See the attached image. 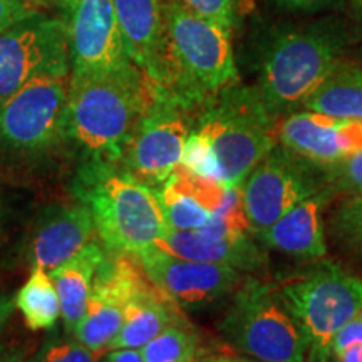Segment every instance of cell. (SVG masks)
<instances>
[{"label":"cell","mask_w":362,"mask_h":362,"mask_svg":"<svg viewBox=\"0 0 362 362\" xmlns=\"http://www.w3.org/2000/svg\"><path fill=\"white\" fill-rule=\"evenodd\" d=\"M166 0H112L126 52L149 79L155 76L163 40Z\"/></svg>","instance_id":"obj_20"},{"label":"cell","mask_w":362,"mask_h":362,"mask_svg":"<svg viewBox=\"0 0 362 362\" xmlns=\"http://www.w3.org/2000/svg\"><path fill=\"white\" fill-rule=\"evenodd\" d=\"M334 192L320 189L267 226L255 237L269 250L297 260H320L327 255L324 230V208L332 202Z\"/></svg>","instance_id":"obj_17"},{"label":"cell","mask_w":362,"mask_h":362,"mask_svg":"<svg viewBox=\"0 0 362 362\" xmlns=\"http://www.w3.org/2000/svg\"><path fill=\"white\" fill-rule=\"evenodd\" d=\"M153 83L188 110H200L238 83L232 33L166 0L160 61Z\"/></svg>","instance_id":"obj_2"},{"label":"cell","mask_w":362,"mask_h":362,"mask_svg":"<svg viewBox=\"0 0 362 362\" xmlns=\"http://www.w3.org/2000/svg\"><path fill=\"white\" fill-rule=\"evenodd\" d=\"M181 2L197 16L232 33L235 16H237V12H235L237 0H181Z\"/></svg>","instance_id":"obj_29"},{"label":"cell","mask_w":362,"mask_h":362,"mask_svg":"<svg viewBox=\"0 0 362 362\" xmlns=\"http://www.w3.org/2000/svg\"><path fill=\"white\" fill-rule=\"evenodd\" d=\"M279 287L304 334L305 362H329L332 339L362 312V280L341 265L319 262Z\"/></svg>","instance_id":"obj_7"},{"label":"cell","mask_w":362,"mask_h":362,"mask_svg":"<svg viewBox=\"0 0 362 362\" xmlns=\"http://www.w3.org/2000/svg\"><path fill=\"white\" fill-rule=\"evenodd\" d=\"M16 309L30 330H51L61 317V302L47 270L34 267L16 296Z\"/></svg>","instance_id":"obj_23"},{"label":"cell","mask_w":362,"mask_h":362,"mask_svg":"<svg viewBox=\"0 0 362 362\" xmlns=\"http://www.w3.org/2000/svg\"><path fill=\"white\" fill-rule=\"evenodd\" d=\"M330 237L344 253L362 262V197L339 203L329 221Z\"/></svg>","instance_id":"obj_25"},{"label":"cell","mask_w":362,"mask_h":362,"mask_svg":"<svg viewBox=\"0 0 362 362\" xmlns=\"http://www.w3.org/2000/svg\"><path fill=\"white\" fill-rule=\"evenodd\" d=\"M27 347L24 344H0V362H25Z\"/></svg>","instance_id":"obj_33"},{"label":"cell","mask_w":362,"mask_h":362,"mask_svg":"<svg viewBox=\"0 0 362 362\" xmlns=\"http://www.w3.org/2000/svg\"><path fill=\"white\" fill-rule=\"evenodd\" d=\"M233 349L259 362H305L307 342L279 285L243 279L218 325Z\"/></svg>","instance_id":"obj_6"},{"label":"cell","mask_w":362,"mask_h":362,"mask_svg":"<svg viewBox=\"0 0 362 362\" xmlns=\"http://www.w3.org/2000/svg\"><path fill=\"white\" fill-rule=\"evenodd\" d=\"M144 275L134 255L106 252L94 275L83 319L69 336L94 354L110 351L123 325L126 302Z\"/></svg>","instance_id":"obj_12"},{"label":"cell","mask_w":362,"mask_h":362,"mask_svg":"<svg viewBox=\"0 0 362 362\" xmlns=\"http://www.w3.org/2000/svg\"><path fill=\"white\" fill-rule=\"evenodd\" d=\"M275 117L259 89L238 83L202 107L193 131L210 149L221 185L240 187L277 144Z\"/></svg>","instance_id":"obj_4"},{"label":"cell","mask_w":362,"mask_h":362,"mask_svg":"<svg viewBox=\"0 0 362 362\" xmlns=\"http://www.w3.org/2000/svg\"><path fill=\"white\" fill-rule=\"evenodd\" d=\"M354 6L357 8V12H359L361 17H362V0H354Z\"/></svg>","instance_id":"obj_39"},{"label":"cell","mask_w":362,"mask_h":362,"mask_svg":"<svg viewBox=\"0 0 362 362\" xmlns=\"http://www.w3.org/2000/svg\"><path fill=\"white\" fill-rule=\"evenodd\" d=\"M192 111L160 89L156 101L136 124L117 166L148 187L160 189L181 163L194 124Z\"/></svg>","instance_id":"obj_10"},{"label":"cell","mask_w":362,"mask_h":362,"mask_svg":"<svg viewBox=\"0 0 362 362\" xmlns=\"http://www.w3.org/2000/svg\"><path fill=\"white\" fill-rule=\"evenodd\" d=\"M101 362H144L139 349H110Z\"/></svg>","instance_id":"obj_34"},{"label":"cell","mask_w":362,"mask_h":362,"mask_svg":"<svg viewBox=\"0 0 362 362\" xmlns=\"http://www.w3.org/2000/svg\"><path fill=\"white\" fill-rule=\"evenodd\" d=\"M34 4H37V6H42V4H52V6H61L66 2V0H33Z\"/></svg>","instance_id":"obj_38"},{"label":"cell","mask_w":362,"mask_h":362,"mask_svg":"<svg viewBox=\"0 0 362 362\" xmlns=\"http://www.w3.org/2000/svg\"><path fill=\"white\" fill-rule=\"evenodd\" d=\"M96 225L83 202L49 208L35 221L27 245L30 265L51 272L94 242Z\"/></svg>","instance_id":"obj_16"},{"label":"cell","mask_w":362,"mask_h":362,"mask_svg":"<svg viewBox=\"0 0 362 362\" xmlns=\"http://www.w3.org/2000/svg\"><path fill=\"white\" fill-rule=\"evenodd\" d=\"M160 197L170 230H175V232L198 230L210 220L211 214L202 203H198L187 193L178 192L170 185H163L160 188Z\"/></svg>","instance_id":"obj_26"},{"label":"cell","mask_w":362,"mask_h":362,"mask_svg":"<svg viewBox=\"0 0 362 362\" xmlns=\"http://www.w3.org/2000/svg\"><path fill=\"white\" fill-rule=\"evenodd\" d=\"M277 133L282 146L319 165H329L362 151V121L324 112H292Z\"/></svg>","instance_id":"obj_15"},{"label":"cell","mask_w":362,"mask_h":362,"mask_svg":"<svg viewBox=\"0 0 362 362\" xmlns=\"http://www.w3.org/2000/svg\"><path fill=\"white\" fill-rule=\"evenodd\" d=\"M279 6L291 11H319V8L329 7L334 0H277Z\"/></svg>","instance_id":"obj_32"},{"label":"cell","mask_w":362,"mask_h":362,"mask_svg":"<svg viewBox=\"0 0 362 362\" xmlns=\"http://www.w3.org/2000/svg\"><path fill=\"white\" fill-rule=\"evenodd\" d=\"M74 194L90 210L107 252L136 257L171 232L160 189L141 183L117 165L83 163Z\"/></svg>","instance_id":"obj_3"},{"label":"cell","mask_w":362,"mask_h":362,"mask_svg":"<svg viewBox=\"0 0 362 362\" xmlns=\"http://www.w3.org/2000/svg\"><path fill=\"white\" fill-rule=\"evenodd\" d=\"M342 44L336 27L319 25L279 35L267 49L257 86L272 115L304 106L341 66Z\"/></svg>","instance_id":"obj_5"},{"label":"cell","mask_w":362,"mask_h":362,"mask_svg":"<svg viewBox=\"0 0 362 362\" xmlns=\"http://www.w3.org/2000/svg\"><path fill=\"white\" fill-rule=\"evenodd\" d=\"M250 235L240 233L233 237H216L202 230H188V232L171 230L155 247L181 259L230 265L240 272H255L267 264V255L253 242Z\"/></svg>","instance_id":"obj_18"},{"label":"cell","mask_w":362,"mask_h":362,"mask_svg":"<svg viewBox=\"0 0 362 362\" xmlns=\"http://www.w3.org/2000/svg\"><path fill=\"white\" fill-rule=\"evenodd\" d=\"M354 344H362V312L352 317L344 327L336 334L330 344V357L341 354L347 347Z\"/></svg>","instance_id":"obj_31"},{"label":"cell","mask_w":362,"mask_h":362,"mask_svg":"<svg viewBox=\"0 0 362 362\" xmlns=\"http://www.w3.org/2000/svg\"><path fill=\"white\" fill-rule=\"evenodd\" d=\"M144 274L180 309H203L233 296L243 282L240 270L171 255L151 247L136 255Z\"/></svg>","instance_id":"obj_14"},{"label":"cell","mask_w":362,"mask_h":362,"mask_svg":"<svg viewBox=\"0 0 362 362\" xmlns=\"http://www.w3.org/2000/svg\"><path fill=\"white\" fill-rule=\"evenodd\" d=\"M160 88L134 62L111 72L71 74L66 141L84 163L119 165L131 134Z\"/></svg>","instance_id":"obj_1"},{"label":"cell","mask_w":362,"mask_h":362,"mask_svg":"<svg viewBox=\"0 0 362 362\" xmlns=\"http://www.w3.org/2000/svg\"><path fill=\"white\" fill-rule=\"evenodd\" d=\"M183 317L180 307L144 275L126 302L123 325L110 349H141Z\"/></svg>","instance_id":"obj_19"},{"label":"cell","mask_w":362,"mask_h":362,"mask_svg":"<svg viewBox=\"0 0 362 362\" xmlns=\"http://www.w3.org/2000/svg\"><path fill=\"white\" fill-rule=\"evenodd\" d=\"M139 352L144 362H198L202 339L183 317L163 329Z\"/></svg>","instance_id":"obj_24"},{"label":"cell","mask_w":362,"mask_h":362,"mask_svg":"<svg viewBox=\"0 0 362 362\" xmlns=\"http://www.w3.org/2000/svg\"><path fill=\"white\" fill-rule=\"evenodd\" d=\"M200 362H255L250 359H243V357H232V356H211L208 359H203Z\"/></svg>","instance_id":"obj_37"},{"label":"cell","mask_w":362,"mask_h":362,"mask_svg":"<svg viewBox=\"0 0 362 362\" xmlns=\"http://www.w3.org/2000/svg\"><path fill=\"white\" fill-rule=\"evenodd\" d=\"M71 74L111 72L133 62L126 52L112 0H66Z\"/></svg>","instance_id":"obj_13"},{"label":"cell","mask_w":362,"mask_h":362,"mask_svg":"<svg viewBox=\"0 0 362 362\" xmlns=\"http://www.w3.org/2000/svg\"><path fill=\"white\" fill-rule=\"evenodd\" d=\"M25 362H96V354L86 349L72 336H61L54 332Z\"/></svg>","instance_id":"obj_28"},{"label":"cell","mask_w":362,"mask_h":362,"mask_svg":"<svg viewBox=\"0 0 362 362\" xmlns=\"http://www.w3.org/2000/svg\"><path fill=\"white\" fill-rule=\"evenodd\" d=\"M336 362H362V344H354V346L347 347L341 354L334 356Z\"/></svg>","instance_id":"obj_36"},{"label":"cell","mask_w":362,"mask_h":362,"mask_svg":"<svg viewBox=\"0 0 362 362\" xmlns=\"http://www.w3.org/2000/svg\"><path fill=\"white\" fill-rule=\"evenodd\" d=\"M325 183L334 194L362 197V151L344 160L322 165Z\"/></svg>","instance_id":"obj_27"},{"label":"cell","mask_w":362,"mask_h":362,"mask_svg":"<svg viewBox=\"0 0 362 362\" xmlns=\"http://www.w3.org/2000/svg\"><path fill=\"white\" fill-rule=\"evenodd\" d=\"M106 252L103 243L94 240L64 264L49 272L61 302V319L66 334H72V330L83 319L94 275Z\"/></svg>","instance_id":"obj_21"},{"label":"cell","mask_w":362,"mask_h":362,"mask_svg":"<svg viewBox=\"0 0 362 362\" xmlns=\"http://www.w3.org/2000/svg\"><path fill=\"white\" fill-rule=\"evenodd\" d=\"M13 312H16V297L8 296V293H0V337L6 330L8 320L12 319Z\"/></svg>","instance_id":"obj_35"},{"label":"cell","mask_w":362,"mask_h":362,"mask_svg":"<svg viewBox=\"0 0 362 362\" xmlns=\"http://www.w3.org/2000/svg\"><path fill=\"white\" fill-rule=\"evenodd\" d=\"M71 64L66 22L35 12L0 30V103L40 72Z\"/></svg>","instance_id":"obj_11"},{"label":"cell","mask_w":362,"mask_h":362,"mask_svg":"<svg viewBox=\"0 0 362 362\" xmlns=\"http://www.w3.org/2000/svg\"><path fill=\"white\" fill-rule=\"evenodd\" d=\"M71 64L47 69L0 103V151L37 158L66 143Z\"/></svg>","instance_id":"obj_8"},{"label":"cell","mask_w":362,"mask_h":362,"mask_svg":"<svg viewBox=\"0 0 362 362\" xmlns=\"http://www.w3.org/2000/svg\"><path fill=\"white\" fill-rule=\"evenodd\" d=\"M309 111L362 121V67L342 64L304 103Z\"/></svg>","instance_id":"obj_22"},{"label":"cell","mask_w":362,"mask_h":362,"mask_svg":"<svg viewBox=\"0 0 362 362\" xmlns=\"http://www.w3.org/2000/svg\"><path fill=\"white\" fill-rule=\"evenodd\" d=\"M327 188L322 165L275 144L240 185L252 235Z\"/></svg>","instance_id":"obj_9"},{"label":"cell","mask_w":362,"mask_h":362,"mask_svg":"<svg viewBox=\"0 0 362 362\" xmlns=\"http://www.w3.org/2000/svg\"><path fill=\"white\" fill-rule=\"evenodd\" d=\"M39 12L33 0H0V30Z\"/></svg>","instance_id":"obj_30"}]
</instances>
